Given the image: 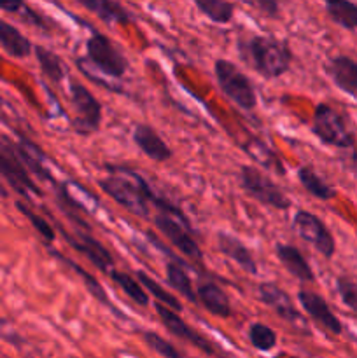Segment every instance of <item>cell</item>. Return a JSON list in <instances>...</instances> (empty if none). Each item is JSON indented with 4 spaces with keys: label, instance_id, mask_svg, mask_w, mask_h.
<instances>
[{
    "label": "cell",
    "instance_id": "cell-1",
    "mask_svg": "<svg viewBox=\"0 0 357 358\" xmlns=\"http://www.w3.org/2000/svg\"><path fill=\"white\" fill-rule=\"evenodd\" d=\"M111 171L107 178L98 182L100 189L107 192L118 205L140 219L150 217V199L154 192L142 175L122 166H105Z\"/></svg>",
    "mask_w": 357,
    "mask_h": 358
},
{
    "label": "cell",
    "instance_id": "cell-2",
    "mask_svg": "<svg viewBox=\"0 0 357 358\" xmlns=\"http://www.w3.org/2000/svg\"><path fill=\"white\" fill-rule=\"evenodd\" d=\"M238 51L241 59L266 79H276L290 69L293 52L289 45L279 38L254 35L238 42Z\"/></svg>",
    "mask_w": 357,
    "mask_h": 358
},
{
    "label": "cell",
    "instance_id": "cell-3",
    "mask_svg": "<svg viewBox=\"0 0 357 358\" xmlns=\"http://www.w3.org/2000/svg\"><path fill=\"white\" fill-rule=\"evenodd\" d=\"M154 206H156L158 213L154 215V226L168 238L175 248L182 252L188 259H191L196 264L203 262V254L200 250V245L192 238V227L189 224L188 217L182 213L181 208L172 205L168 199L160 198L154 194L150 199Z\"/></svg>",
    "mask_w": 357,
    "mask_h": 358
},
{
    "label": "cell",
    "instance_id": "cell-4",
    "mask_svg": "<svg viewBox=\"0 0 357 358\" xmlns=\"http://www.w3.org/2000/svg\"><path fill=\"white\" fill-rule=\"evenodd\" d=\"M312 129L315 136L326 145L336 149H350L356 145V133L349 119L328 103H318L314 110Z\"/></svg>",
    "mask_w": 357,
    "mask_h": 358
},
{
    "label": "cell",
    "instance_id": "cell-5",
    "mask_svg": "<svg viewBox=\"0 0 357 358\" xmlns=\"http://www.w3.org/2000/svg\"><path fill=\"white\" fill-rule=\"evenodd\" d=\"M214 73L219 90L230 98L234 105H238L244 110H252L258 105V96L252 86L251 79L234 65L230 59H217L214 65Z\"/></svg>",
    "mask_w": 357,
    "mask_h": 358
},
{
    "label": "cell",
    "instance_id": "cell-6",
    "mask_svg": "<svg viewBox=\"0 0 357 358\" xmlns=\"http://www.w3.org/2000/svg\"><path fill=\"white\" fill-rule=\"evenodd\" d=\"M86 56L97 72L111 79H121L130 66L126 56L112 44L111 38L98 31L86 41Z\"/></svg>",
    "mask_w": 357,
    "mask_h": 358
},
{
    "label": "cell",
    "instance_id": "cell-7",
    "mask_svg": "<svg viewBox=\"0 0 357 358\" xmlns=\"http://www.w3.org/2000/svg\"><path fill=\"white\" fill-rule=\"evenodd\" d=\"M70 103L74 107L72 129L77 135L90 136L98 131L102 122V103L91 94L86 86L79 83H70Z\"/></svg>",
    "mask_w": 357,
    "mask_h": 358
},
{
    "label": "cell",
    "instance_id": "cell-8",
    "mask_svg": "<svg viewBox=\"0 0 357 358\" xmlns=\"http://www.w3.org/2000/svg\"><path fill=\"white\" fill-rule=\"evenodd\" d=\"M240 182L241 187L245 189L251 198L255 201L262 203V205L270 206L275 210H289L290 208V199L284 194L282 189L266 177L265 173L258 170V168L245 164L240 170Z\"/></svg>",
    "mask_w": 357,
    "mask_h": 358
},
{
    "label": "cell",
    "instance_id": "cell-9",
    "mask_svg": "<svg viewBox=\"0 0 357 358\" xmlns=\"http://www.w3.org/2000/svg\"><path fill=\"white\" fill-rule=\"evenodd\" d=\"M293 229L296 231V234L301 240L310 243L326 259H331L335 255V238H332L331 231L326 227V224L315 213L307 212V210H300V212L294 213Z\"/></svg>",
    "mask_w": 357,
    "mask_h": 358
},
{
    "label": "cell",
    "instance_id": "cell-10",
    "mask_svg": "<svg viewBox=\"0 0 357 358\" xmlns=\"http://www.w3.org/2000/svg\"><path fill=\"white\" fill-rule=\"evenodd\" d=\"M0 175L6 178L7 184L18 194L24 196V198H28V192L42 196L41 187L31 180L30 175H28V170L21 163V159L14 152L13 145H10V142L7 138L2 140V147H0Z\"/></svg>",
    "mask_w": 357,
    "mask_h": 358
},
{
    "label": "cell",
    "instance_id": "cell-11",
    "mask_svg": "<svg viewBox=\"0 0 357 358\" xmlns=\"http://www.w3.org/2000/svg\"><path fill=\"white\" fill-rule=\"evenodd\" d=\"M59 233L63 234L66 243L74 248V250L80 252L86 259H90V262H93L100 271L108 273L114 268V257L111 255V252L90 234V231L86 229H77L76 236L66 233L62 226H58Z\"/></svg>",
    "mask_w": 357,
    "mask_h": 358
},
{
    "label": "cell",
    "instance_id": "cell-12",
    "mask_svg": "<svg viewBox=\"0 0 357 358\" xmlns=\"http://www.w3.org/2000/svg\"><path fill=\"white\" fill-rule=\"evenodd\" d=\"M258 296L259 299H261L266 306L272 308L282 320L289 322L294 327L307 329L304 318L301 317L300 311L294 308L289 294H287L282 287H279L273 282H265L258 287Z\"/></svg>",
    "mask_w": 357,
    "mask_h": 358
},
{
    "label": "cell",
    "instance_id": "cell-13",
    "mask_svg": "<svg viewBox=\"0 0 357 358\" xmlns=\"http://www.w3.org/2000/svg\"><path fill=\"white\" fill-rule=\"evenodd\" d=\"M154 310H156L158 317L161 318L163 325L172 332V334L177 336L178 339H184V341L191 343L192 346L202 350V352L206 353V355H214V348L209 343V339L203 338V336L198 334L195 329L189 327V325L178 317L177 311L170 310V308L164 306V304L161 303H154Z\"/></svg>",
    "mask_w": 357,
    "mask_h": 358
},
{
    "label": "cell",
    "instance_id": "cell-14",
    "mask_svg": "<svg viewBox=\"0 0 357 358\" xmlns=\"http://www.w3.org/2000/svg\"><path fill=\"white\" fill-rule=\"evenodd\" d=\"M298 301H300L303 310L307 311L308 317H310L315 324H318L322 329H326V331L331 332V334L335 336L342 334V322L336 318V315L332 313L329 304L324 301V297H321L315 292H310V290H300V292H298Z\"/></svg>",
    "mask_w": 357,
    "mask_h": 358
},
{
    "label": "cell",
    "instance_id": "cell-15",
    "mask_svg": "<svg viewBox=\"0 0 357 358\" xmlns=\"http://www.w3.org/2000/svg\"><path fill=\"white\" fill-rule=\"evenodd\" d=\"M133 142L154 163H167L174 156L170 145L149 124H136L133 128Z\"/></svg>",
    "mask_w": 357,
    "mask_h": 358
},
{
    "label": "cell",
    "instance_id": "cell-16",
    "mask_svg": "<svg viewBox=\"0 0 357 358\" xmlns=\"http://www.w3.org/2000/svg\"><path fill=\"white\" fill-rule=\"evenodd\" d=\"M335 86L350 96H357V62L349 56H335L326 65Z\"/></svg>",
    "mask_w": 357,
    "mask_h": 358
},
{
    "label": "cell",
    "instance_id": "cell-17",
    "mask_svg": "<svg viewBox=\"0 0 357 358\" xmlns=\"http://www.w3.org/2000/svg\"><path fill=\"white\" fill-rule=\"evenodd\" d=\"M217 250L224 257L237 262V266H240L245 273H248V275H258V264H255L254 255L251 254V250L237 236H233L230 233H224V231L217 233Z\"/></svg>",
    "mask_w": 357,
    "mask_h": 358
},
{
    "label": "cell",
    "instance_id": "cell-18",
    "mask_svg": "<svg viewBox=\"0 0 357 358\" xmlns=\"http://www.w3.org/2000/svg\"><path fill=\"white\" fill-rule=\"evenodd\" d=\"M10 145H13L14 152L18 154V157H20L21 163L24 164V168L28 171H31L35 177L42 178V180H48L51 184H55V178H52L51 171L46 166V156L41 150V147H37L34 142L24 138V136H20L18 143L10 142Z\"/></svg>",
    "mask_w": 357,
    "mask_h": 358
},
{
    "label": "cell",
    "instance_id": "cell-19",
    "mask_svg": "<svg viewBox=\"0 0 357 358\" xmlns=\"http://www.w3.org/2000/svg\"><path fill=\"white\" fill-rule=\"evenodd\" d=\"M196 297H198V303L214 317L227 318L233 313L230 297L226 296V292L217 283L202 282L196 289Z\"/></svg>",
    "mask_w": 357,
    "mask_h": 358
},
{
    "label": "cell",
    "instance_id": "cell-20",
    "mask_svg": "<svg viewBox=\"0 0 357 358\" xmlns=\"http://www.w3.org/2000/svg\"><path fill=\"white\" fill-rule=\"evenodd\" d=\"M275 254L276 257H279V261L282 262L284 268H286L294 278H298L300 282H304V283L315 282L314 269L310 268L307 259L303 257V254H301L296 247L287 243H276Z\"/></svg>",
    "mask_w": 357,
    "mask_h": 358
},
{
    "label": "cell",
    "instance_id": "cell-21",
    "mask_svg": "<svg viewBox=\"0 0 357 358\" xmlns=\"http://www.w3.org/2000/svg\"><path fill=\"white\" fill-rule=\"evenodd\" d=\"M0 45L7 55L14 58H28L34 51L31 42L7 21H0Z\"/></svg>",
    "mask_w": 357,
    "mask_h": 358
},
{
    "label": "cell",
    "instance_id": "cell-22",
    "mask_svg": "<svg viewBox=\"0 0 357 358\" xmlns=\"http://www.w3.org/2000/svg\"><path fill=\"white\" fill-rule=\"evenodd\" d=\"M244 152L251 157L252 161H255L258 164H261L266 170L273 171L276 175H286V168H284L282 159L266 145L262 140L259 138H248L244 143Z\"/></svg>",
    "mask_w": 357,
    "mask_h": 358
},
{
    "label": "cell",
    "instance_id": "cell-23",
    "mask_svg": "<svg viewBox=\"0 0 357 358\" xmlns=\"http://www.w3.org/2000/svg\"><path fill=\"white\" fill-rule=\"evenodd\" d=\"M49 254H51L52 257H56V259H58V261H62L63 264H66V266H69V268H72L74 271H76L77 275H79L80 278H83V282H84V285H86L88 292H90L91 296H93L94 299L98 301V303H102V304H104L105 308H108V310H112V313L119 315V311L115 310L114 306H112L111 299H108V296H107V294H105V290H104V287H102V283L98 282V280L94 278V276H91L90 273H88L86 269L83 268V266H79V264H77V262H74L72 259L65 257V255H63V254H59V252L52 250V248H49ZM119 317H121V315H119Z\"/></svg>",
    "mask_w": 357,
    "mask_h": 358
},
{
    "label": "cell",
    "instance_id": "cell-24",
    "mask_svg": "<svg viewBox=\"0 0 357 358\" xmlns=\"http://www.w3.org/2000/svg\"><path fill=\"white\" fill-rule=\"evenodd\" d=\"M83 7H86L90 13L97 14L105 23H130L128 10L122 6H119L114 0H77Z\"/></svg>",
    "mask_w": 357,
    "mask_h": 358
},
{
    "label": "cell",
    "instance_id": "cell-25",
    "mask_svg": "<svg viewBox=\"0 0 357 358\" xmlns=\"http://www.w3.org/2000/svg\"><path fill=\"white\" fill-rule=\"evenodd\" d=\"M298 180L308 194L321 199V201H329V199L336 198V189L331 187L328 182H324V178L318 177L310 166H301L298 170Z\"/></svg>",
    "mask_w": 357,
    "mask_h": 358
},
{
    "label": "cell",
    "instance_id": "cell-26",
    "mask_svg": "<svg viewBox=\"0 0 357 358\" xmlns=\"http://www.w3.org/2000/svg\"><path fill=\"white\" fill-rule=\"evenodd\" d=\"M328 16L345 30H357V3L352 0H324Z\"/></svg>",
    "mask_w": 357,
    "mask_h": 358
},
{
    "label": "cell",
    "instance_id": "cell-27",
    "mask_svg": "<svg viewBox=\"0 0 357 358\" xmlns=\"http://www.w3.org/2000/svg\"><path fill=\"white\" fill-rule=\"evenodd\" d=\"M107 275L111 276L112 282H114L115 285L133 301V303H136L142 308L149 306V296H147V292L144 290L142 283H140L139 280H135L132 275H128V273L118 271V269L114 268H112Z\"/></svg>",
    "mask_w": 357,
    "mask_h": 358
},
{
    "label": "cell",
    "instance_id": "cell-28",
    "mask_svg": "<svg viewBox=\"0 0 357 358\" xmlns=\"http://www.w3.org/2000/svg\"><path fill=\"white\" fill-rule=\"evenodd\" d=\"M34 51L35 58H37L38 65H41L42 73H44L51 83H62L63 77H65V66H63L62 58H59L55 51L44 48V45H35Z\"/></svg>",
    "mask_w": 357,
    "mask_h": 358
},
{
    "label": "cell",
    "instance_id": "cell-29",
    "mask_svg": "<svg viewBox=\"0 0 357 358\" xmlns=\"http://www.w3.org/2000/svg\"><path fill=\"white\" fill-rule=\"evenodd\" d=\"M164 273H167V282L172 289L177 290L181 296H184L186 299L191 301V303H198L196 290H192L191 278H189L188 273L184 271V268H182L178 262H167Z\"/></svg>",
    "mask_w": 357,
    "mask_h": 358
},
{
    "label": "cell",
    "instance_id": "cell-30",
    "mask_svg": "<svg viewBox=\"0 0 357 358\" xmlns=\"http://www.w3.org/2000/svg\"><path fill=\"white\" fill-rule=\"evenodd\" d=\"M202 14L217 24L230 23L233 20L234 7L230 0H192Z\"/></svg>",
    "mask_w": 357,
    "mask_h": 358
},
{
    "label": "cell",
    "instance_id": "cell-31",
    "mask_svg": "<svg viewBox=\"0 0 357 358\" xmlns=\"http://www.w3.org/2000/svg\"><path fill=\"white\" fill-rule=\"evenodd\" d=\"M136 280L142 283L144 289H147V292H150V296L156 299V303L164 304V306H168L170 310L177 311V313H178V311H182L181 301H178L177 297L174 296V294H170L168 290H164L163 287H161L160 283L156 282V280L150 278V276L147 275L146 271L139 269V271H136Z\"/></svg>",
    "mask_w": 357,
    "mask_h": 358
},
{
    "label": "cell",
    "instance_id": "cell-32",
    "mask_svg": "<svg viewBox=\"0 0 357 358\" xmlns=\"http://www.w3.org/2000/svg\"><path fill=\"white\" fill-rule=\"evenodd\" d=\"M248 341L258 352H272L276 346V334L265 324H252L248 327Z\"/></svg>",
    "mask_w": 357,
    "mask_h": 358
},
{
    "label": "cell",
    "instance_id": "cell-33",
    "mask_svg": "<svg viewBox=\"0 0 357 358\" xmlns=\"http://www.w3.org/2000/svg\"><path fill=\"white\" fill-rule=\"evenodd\" d=\"M16 208L20 210V212L23 213L28 220H30V224L34 226V229L41 234L42 240H44L46 243H51V241H55L56 234H55V229L51 227V224H49L46 219H42L41 215H37V212H34V210H31V206L24 205L23 201H16Z\"/></svg>",
    "mask_w": 357,
    "mask_h": 358
},
{
    "label": "cell",
    "instance_id": "cell-34",
    "mask_svg": "<svg viewBox=\"0 0 357 358\" xmlns=\"http://www.w3.org/2000/svg\"><path fill=\"white\" fill-rule=\"evenodd\" d=\"M335 285L342 303L357 315V283L346 276H338Z\"/></svg>",
    "mask_w": 357,
    "mask_h": 358
},
{
    "label": "cell",
    "instance_id": "cell-35",
    "mask_svg": "<svg viewBox=\"0 0 357 358\" xmlns=\"http://www.w3.org/2000/svg\"><path fill=\"white\" fill-rule=\"evenodd\" d=\"M144 341L147 343V346L150 350H154L158 355H161L163 358H182L181 353L175 350V346L172 343H168L167 339L161 338L160 334H156V332H144Z\"/></svg>",
    "mask_w": 357,
    "mask_h": 358
},
{
    "label": "cell",
    "instance_id": "cell-36",
    "mask_svg": "<svg viewBox=\"0 0 357 358\" xmlns=\"http://www.w3.org/2000/svg\"><path fill=\"white\" fill-rule=\"evenodd\" d=\"M0 9L6 10V13L20 14L23 20L30 21V23H34L35 27H44V24H42L41 16H37V14H35L34 10L23 2V0H0Z\"/></svg>",
    "mask_w": 357,
    "mask_h": 358
},
{
    "label": "cell",
    "instance_id": "cell-37",
    "mask_svg": "<svg viewBox=\"0 0 357 358\" xmlns=\"http://www.w3.org/2000/svg\"><path fill=\"white\" fill-rule=\"evenodd\" d=\"M245 3L261 13L266 17H276L279 16V2L276 0H244Z\"/></svg>",
    "mask_w": 357,
    "mask_h": 358
},
{
    "label": "cell",
    "instance_id": "cell-38",
    "mask_svg": "<svg viewBox=\"0 0 357 358\" xmlns=\"http://www.w3.org/2000/svg\"><path fill=\"white\" fill-rule=\"evenodd\" d=\"M0 196H2V198H7V191L2 184H0Z\"/></svg>",
    "mask_w": 357,
    "mask_h": 358
}]
</instances>
